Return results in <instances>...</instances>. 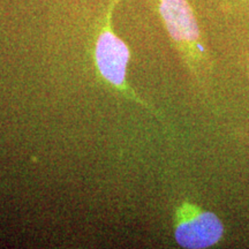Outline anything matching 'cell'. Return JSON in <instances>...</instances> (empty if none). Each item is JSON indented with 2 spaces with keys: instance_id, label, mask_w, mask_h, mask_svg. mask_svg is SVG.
Segmentation results:
<instances>
[{
  "instance_id": "obj_1",
  "label": "cell",
  "mask_w": 249,
  "mask_h": 249,
  "mask_svg": "<svg viewBox=\"0 0 249 249\" xmlns=\"http://www.w3.org/2000/svg\"><path fill=\"white\" fill-rule=\"evenodd\" d=\"M120 0H110L93 44V62L98 75L105 85L119 93L123 97L132 101L140 107L150 111L157 119L161 120L160 112L149 103L140 97L127 81V68L130 60L128 45L116 35L112 27V17Z\"/></svg>"
},
{
  "instance_id": "obj_2",
  "label": "cell",
  "mask_w": 249,
  "mask_h": 249,
  "mask_svg": "<svg viewBox=\"0 0 249 249\" xmlns=\"http://www.w3.org/2000/svg\"><path fill=\"white\" fill-rule=\"evenodd\" d=\"M157 8L174 48L196 80L209 65L194 9L188 0H157Z\"/></svg>"
},
{
  "instance_id": "obj_3",
  "label": "cell",
  "mask_w": 249,
  "mask_h": 249,
  "mask_svg": "<svg viewBox=\"0 0 249 249\" xmlns=\"http://www.w3.org/2000/svg\"><path fill=\"white\" fill-rule=\"evenodd\" d=\"M225 226L213 211L183 201L174 213V239L181 248L207 249L223 240Z\"/></svg>"
}]
</instances>
